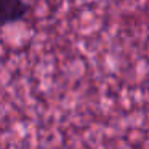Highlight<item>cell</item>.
<instances>
[{
	"mask_svg": "<svg viewBox=\"0 0 149 149\" xmlns=\"http://www.w3.org/2000/svg\"><path fill=\"white\" fill-rule=\"evenodd\" d=\"M31 3L27 0H0V27L18 24L29 16Z\"/></svg>",
	"mask_w": 149,
	"mask_h": 149,
	"instance_id": "1",
	"label": "cell"
}]
</instances>
